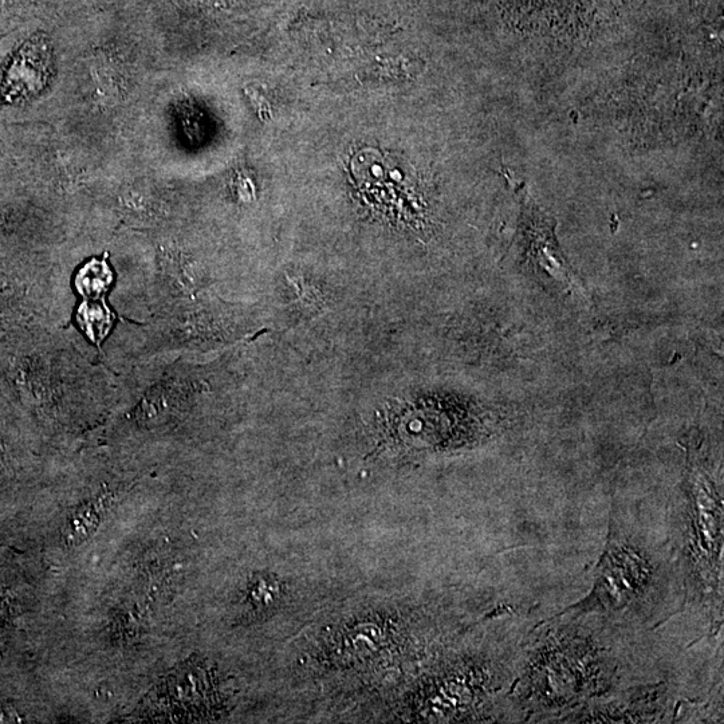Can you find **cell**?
Segmentation results:
<instances>
[{"mask_svg":"<svg viewBox=\"0 0 724 724\" xmlns=\"http://www.w3.org/2000/svg\"><path fill=\"white\" fill-rule=\"evenodd\" d=\"M0 391L50 435H73L109 420L118 375L68 328L27 326L0 333Z\"/></svg>","mask_w":724,"mask_h":724,"instance_id":"6da1fadb","label":"cell"},{"mask_svg":"<svg viewBox=\"0 0 724 724\" xmlns=\"http://www.w3.org/2000/svg\"><path fill=\"white\" fill-rule=\"evenodd\" d=\"M627 557L628 553L624 550L609 549L600 564L596 592L602 593V600H609L607 602L612 607H625L631 602L629 600L635 597L636 586L641 582L639 578L643 577V572H639L643 565L632 570L631 566L635 565L637 560L628 565Z\"/></svg>","mask_w":724,"mask_h":724,"instance_id":"3957f363","label":"cell"},{"mask_svg":"<svg viewBox=\"0 0 724 724\" xmlns=\"http://www.w3.org/2000/svg\"><path fill=\"white\" fill-rule=\"evenodd\" d=\"M513 11L523 13L529 17L543 19V21H554L566 18L584 9L590 0H511Z\"/></svg>","mask_w":724,"mask_h":724,"instance_id":"277c9868","label":"cell"},{"mask_svg":"<svg viewBox=\"0 0 724 724\" xmlns=\"http://www.w3.org/2000/svg\"><path fill=\"white\" fill-rule=\"evenodd\" d=\"M222 707V691L214 672L202 664L187 663L147 696L141 715L152 722H198Z\"/></svg>","mask_w":724,"mask_h":724,"instance_id":"7a4b0ae2","label":"cell"}]
</instances>
